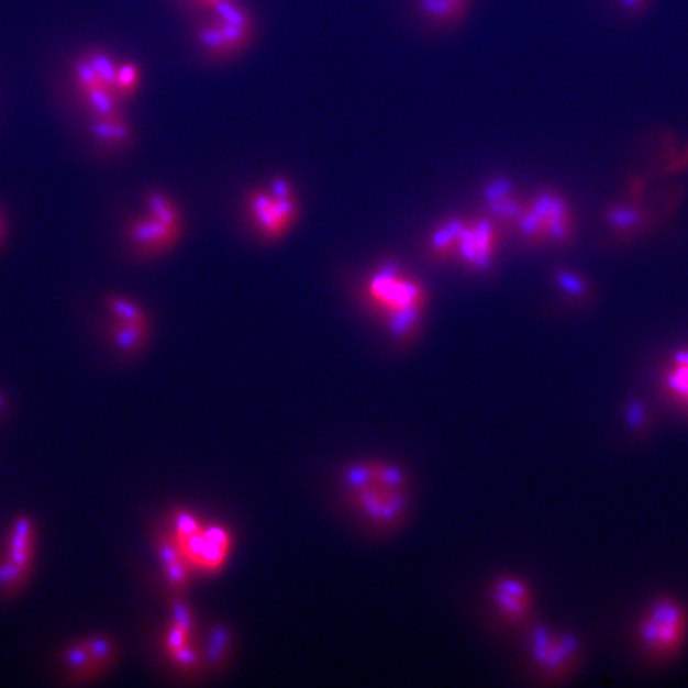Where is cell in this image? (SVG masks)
<instances>
[{"mask_svg": "<svg viewBox=\"0 0 688 688\" xmlns=\"http://www.w3.org/2000/svg\"><path fill=\"white\" fill-rule=\"evenodd\" d=\"M360 293L371 313L385 322L396 339H410L421 328L429 290L399 262L385 260L375 266L362 284Z\"/></svg>", "mask_w": 688, "mask_h": 688, "instance_id": "cell-1", "label": "cell"}, {"mask_svg": "<svg viewBox=\"0 0 688 688\" xmlns=\"http://www.w3.org/2000/svg\"><path fill=\"white\" fill-rule=\"evenodd\" d=\"M351 502L379 526L397 523L408 507V481L397 466L379 460L353 464L344 474Z\"/></svg>", "mask_w": 688, "mask_h": 688, "instance_id": "cell-2", "label": "cell"}, {"mask_svg": "<svg viewBox=\"0 0 688 688\" xmlns=\"http://www.w3.org/2000/svg\"><path fill=\"white\" fill-rule=\"evenodd\" d=\"M184 233L180 206L166 191L152 188L144 195V212L127 220L125 235L141 258H157L179 244Z\"/></svg>", "mask_w": 688, "mask_h": 688, "instance_id": "cell-3", "label": "cell"}, {"mask_svg": "<svg viewBox=\"0 0 688 688\" xmlns=\"http://www.w3.org/2000/svg\"><path fill=\"white\" fill-rule=\"evenodd\" d=\"M193 31L195 44L209 62H229L251 47L255 38V18L244 3L222 0Z\"/></svg>", "mask_w": 688, "mask_h": 688, "instance_id": "cell-4", "label": "cell"}, {"mask_svg": "<svg viewBox=\"0 0 688 688\" xmlns=\"http://www.w3.org/2000/svg\"><path fill=\"white\" fill-rule=\"evenodd\" d=\"M246 215L257 236L276 243L292 232L300 218V200L293 184L286 177L269 179L246 197Z\"/></svg>", "mask_w": 688, "mask_h": 688, "instance_id": "cell-5", "label": "cell"}, {"mask_svg": "<svg viewBox=\"0 0 688 688\" xmlns=\"http://www.w3.org/2000/svg\"><path fill=\"white\" fill-rule=\"evenodd\" d=\"M515 232L530 246H563L576 237V218L559 191L545 188L526 200Z\"/></svg>", "mask_w": 688, "mask_h": 688, "instance_id": "cell-6", "label": "cell"}, {"mask_svg": "<svg viewBox=\"0 0 688 688\" xmlns=\"http://www.w3.org/2000/svg\"><path fill=\"white\" fill-rule=\"evenodd\" d=\"M119 64L112 53L102 48L87 49L74 63L73 77L77 93L90 113V119L122 113L123 101L115 90Z\"/></svg>", "mask_w": 688, "mask_h": 688, "instance_id": "cell-7", "label": "cell"}, {"mask_svg": "<svg viewBox=\"0 0 688 688\" xmlns=\"http://www.w3.org/2000/svg\"><path fill=\"white\" fill-rule=\"evenodd\" d=\"M169 530L193 573H218L229 559L232 537L225 528L203 524L186 510H176Z\"/></svg>", "mask_w": 688, "mask_h": 688, "instance_id": "cell-8", "label": "cell"}, {"mask_svg": "<svg viewBox=\"0 0 688 688\" xmlns=\"http://www.w3.org/2000/svg\"><path fill=\"white\" fill-rule=\"evenodd\" d=\"M502 226L488 214L464 218L454 262L474 273H485L495 265L502 241Z\"/></svg>", "mask_w": 688, "mask_h": 688, "instance_id": "cell-9", "label": "cell"}, {"mask_svg": "<svg viewBox=\"0 0 688 688\" xmlns=\"http://www.w3.org/2000/svg\"><path fill=\"white\" fill-rule=\"evenodd\" d=\"M485 214L496 220L501 226L515 230L518 220L523 214L526 200L520 197L512 180L495 177L484 188Z\"/></svg>", "mask_w": 688, "mask_h": 688, "instance_id": "cell-10", "label": "cell"}, {"mask_svg": "<svg viewBox=\"0 0 688 688\" xmlns=\"http://www.w3.org/2000/svg\"><path fill=\"white\" fill-rule=\"evenodd\" d=\"M680 628V609L672 601H663L652 609L642 625V640L652 648H669L679 640Z\"/></svg>", "mask_w": 688, "mask_h": 688, "instance_id": "cell-11", "label": "cell"}, {"mask_svg": "<svg viewBox=\"0 0 688 688\" xmlns=\"http://www.w3.org/2000/svg\"><path fill=\"white\" fill-rule=\"evenodd\" d=\"M59 659H62V665L66 669V673H64L66 683L70 684V686L93 683V680L109 673L108 668L93 657L90 648L85 644L84 637L66 645L62 651V655H59Z\"/></svg>", "mask_w": 688, "mask_h": 688, "instance_id": "cell-12", "label": "cell"}, {"mask_svg": "<svg viewBox=\"0 0 688 688\" xmlns=\"http://www.w3.org/2000/svg\"><path fill=\"white\" fill-rule=\"evenodd\" d=\"M157 552L163 573H165L166 581H168L173 595H182V591L190 584L193 570L188 566L187 559L184 558L171 530L159 532Z\"/></svg>", "mask_w": 688, "mask_h": 688, "instance_id": "cell-13", "label": "cell"}, {"mask_svg": "<svg viewBox=\"0 0 688 688\" xmlns=\"http://www.w3.org/2000/svg\"><path fill=\"white\" fill-rule=\"evenodd\" d=\"M531 651L539 665L558 668L577 651V640L574 636H553L545 628H539L532 634Z\"/></svg>", "mask_w": 688, "mask_h": 688, "instance_id": "cell-14", "label": "cell"}, {"mask_svg": "<svg viewBox=\"0 0 688 688\" xmlns=\"http://www.w3.org/2000/svg\"><path fill=\"white\" fill-rule=\"evenodd\" d=\"M471 0H417V12L429 26H457L469 15Z\"/></svg>", "mask_w": 688, "mask_h": 688, "instance_id": "cell-15", "label": "cell"}, {"mask_svg": "<svg viewBox=\"0 0 688 688\" xmlns=\"http://www.w3.org/2000/svg\"><path fill=\"white\" fill-rule=\"evenodd\" d=\"M35 544H37V537H35L34 521L27 515L16 517L10 530L9 541H7L5 555L21 569L31 574Z\"/></svg>", "mask_w": 688, "mask_h": 688, "instance_id": "cell-16", "label": "cell"}, {"mask_svg": "<svg viewBox=\"0 0 688 688\" xmlns=\"http://www.w3.org/2000/svg\"><path fill=\"white\" fill-rule=\"evenodd\" d=\"M90 133L108 151H123L134 140L133 125L123 113L91 119Z\"/></svg>", "mask_w": 688, "mask_h": 688, "instance_id": "cell-17", "label": "cell"}, {"mask_svg": "<svg viewBox=\"0 0 688 688\" xmlns=\"http://www.w3.org/2000/svg\"><path fill=\"white\" fill-rule=\"evenodd\" d=\"M463 223L464 218H446L431 230L425 244L432 258L439 262H454Z\"/></svg>", "mask_w": 688, "mask_h": 688, "instance_id": "cell-18", "label": "cell"}, {"mask_svg": "<svg viewBox=\"0 0 688 688\" xmlns=\"http://www.w3.org/2000/svg\"><path fill=\"white\" fill-rule=\"evenodd\" d=\"M152 325L125 324V322L112 321L109 328L110 340L116 351L126 357H136L142 353L145 344L151 339Z\"/></svg>", "mask_w": 688, "mask_h": 688, "instance_id": "cell-19", "label": "cell"}, {"mask_svg": "<svg viewBox=\"0 0 688 688\" xmlns=\"http://www.w3.org/2000/svg\"><path fill=\"white\" fill-rule=\"evenodd\" d=\"M495 601L499 610L507 615H524L528 609L526 587L515 579L499 580L495 587Z\"/></svg>", "mask_w": 688, "mask_h": 688, "instance_id": "cell-20", "label": "cell"}, {"mask_svg": "<svg viewBox=\"0 0 688 688\" xmlns=\"http://www.w3.org/2000/svg\"><path fill=\"white\" fill-rule=\"evenodd\" d=\"M104 304L112 321L125 322V324L152 325L147 311L131 297L122 296V293H112V296L106 297Z\"/></svg>", "mask_w": 688, "mask_h": 688, "instance_id": "cell-21", "label": "cell"}, {"mask_svg": "<svg viewBox=\"0 0 688 688\" xmlns=\"http://www.w3.org/2000/svg\"><path fill=\"white\" fill-rule=\"evenodd\" d=\"M606 219L615 232L634 233L648 222V212L636 204L612 206Z\"/></svg>", "mask_w": 688, "mask_h": 688, "instance_id": "cell-22", "label": "cell"}, {"mask_svg": "<svg viewBox=\"0 0 688 688\" xmlns=\"http://www.w3.org/2000/svg\"><path fill=\"white\" fill-rule=\"evenodd\" d=\"M552 278L559 292L570 300L587 301L595 293L591 282L574 269L556 268Z\"/></svg>", "mask_w": 688, "mask_h": 688, "instance_id": "cell-23", "label": "cell"}, {"mask_svg": "<svg viewBox=\"0 0 688 688\" xmlns=\"http://www.w3.org/2000/svg\"><path fill=\"white\" fill-rule=\"evenodd\" d=\"M30 573L21 569L9 556H0V598L9 599L26 587Z\"/></svg>", "mask_w": 688, "mask_h": 688, "instance_id": "cell-24", "label": "cell"}, {"mask_svg": "<svg viewBox=\"0 0 688 688\" xmlns=\"http://www.w3.org/2000/svg\"><path fill=\"white\" fill-rule=\"evenodd\" d=\"M84 641L85 644L88 645V648H90L93 657L98 659L101 665H104L108 672L115 668L120 659V647L112 636L104 633L90 634V636L84 637Z\"/></svg>", "mask_w": 688, "mask_h": 688, "instance_id": "cell-25", "label": "cell"}, {"mask_svg": "<svg viewBox=\"0 0 688 688\" xmlns=\"http://www.w3.org/2000/svg\"><path fill=\"white\" fill-rule=\"evenodd\" d=\"M142 85V69L134 62H120L115 76V90L123 102L133 98Z\"/></svg>", "mask_w": 688, "mask_h": 688, "instance_id": "cell-26", "label": "cell"}, {"mask_svg": "<svg viewBox=\"0 0 688 688\" xmlns=\"http://www.w3.org/2000/svg\"><path fill=\"white\" fill-rule=\"evenodd\" d=\"M673 391L688 399V351H680L674 356V364L668 376Z\"/></svg>", "mask_w": 688, "mask_h": 688, "instance_id": "cell-27", "label": "cell"}, {"mask_svg": "<svg viewBox=\"0 0 688 688\" xmlns=\"http://www.w3.org/2000/svg\"><path fill=\"white\" fill-rule=\"evenodd\" d=\"M648 3H651V0H620V5L623 7V10L626 13H633V15L644 12Z\"/></svg>", "mask_w": 688, "mask_h": 688, "instance_id": "cell-28", "label": "cell"}, {"mask_svg": "<svg viewBox=\"0 0 688 688\" xmlns=\"http://www.w3.org/2000/svg\"><path fill=\"white\" fill-rule=\"evenodd\" d=\"M187 2H190L191 5L197 7V9L203 10V12H206V10L212 9V7L218 5V3L222 2V0H187Z\"/></svg>", "mask_w": 688, "mask_h": 688, "instance_id": "cell-29", "label": "cell"}, {"mask_svg": "<svg viewBox=\"0 0 688 688\" xmlns=\"http://www.w3.org/2000/svg\"><path fill=\"white\" fill-rule=\"evenodd\" d=\"M630 423L634 425L642 423V408L637 403L630 408Z\"/></svg>", "mask_w": 688, "mask_h": 688, "instance_id": "cell-30", "label": "cell"}, {"mask_svg": "<svg viewBox=\"0 0 688 688\" xmlns=\"http://www.w3.org/2000/svg\"><path fill=\"white\" fill-rule=\"evenodd\" d=\"M7 236V222L5 214H3V208L0 206V249H2L3 244H5Z\"/></svg>", "mask_w": 688, "mask_h": 688, "instance_id": "cell-31", "label": "cell"}, {"mask_svg": "<svg viewBox=\"0 0 688 688\" xmlns=\"http://www.w3.org/2000/svg\"><path fill=\"white\" fill-rule=\"evenodd\" d=\"M7 410H9V407H7L5 397H3L2 392H0V417H3V414L7 413Z\"/></svg>", "mask_w": 688, "mask_h": 688, "instance_id": "cell-32", "label": "cell"}]
</instances>
